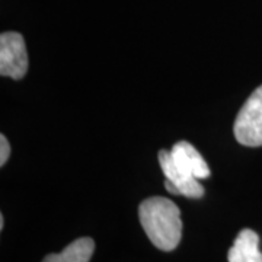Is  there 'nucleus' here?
Instances as JSON below:
<instances>
[{"instance_id": "nucleus-1", "label": "nucleus", "mask_w": 262, "mask_h": 262, "mask_svg": "<svg viewBox=\"0 0 262 262\" xmlns=\"http://www.w3.org/2000/svg\"><path fill=\"white\" fill-rule=\"evenodd\" d=\"M139 219L150 242L160 251H173L182 239L178 206L165 196H150L139 206Z\"/></svg>"}, {"instance_id": "nucleus-2", "label": "nucleus", "mask_w": 262, "mask_h": 262, "mask_svg": "<svg viewBox=\"0 0 262 262\" xmlns=\"http://www.w3.org/2000/svg\"><path fill=\"white\" fill-rule=\"evenodd\" d=\"M233 133L236 140L248 147L262 146V84L246 99L236 117Z\"/></svg>"}, {"instance_id": "nucleus-3", "label": "nucleus", "mask_w": 262, "mask_h": 262, "mask_svg": "<svg viewBox=\"0 0 262 262\" xmlns=\"http://www.w3.org/2000/svg\"><path fill=\"white\" fill-rule=\"evenodd\" d=\"M28 64L24 37L19 32H3L0 35V75L19 80L27 75Z\"/></svg>"}, {"instance_id": "nucleus-4", "label": "nucleus", "mask_w": 262, "mask_h": 262, "mask_svg": "<svg viewBox=\"0 0 262 262\" xmlns=\"http://www.w3.org/2000/svg\"><path fill=\"white\" fill-rule=\"evenodd\" d=\"M159 163L165 177H166L165 188L168 192L173 194V195L188 196V198H201L204 195V188L198 182V179L191 178L185 173H182L177 168L175 162L170 156V151L160 150Z\"/></svg>"}, {"instance_id": "nucleus-5", "label": "nucleus", "mask_w": 262, "mask_h": 262, "mask_svg": "<svg viewBox=\"0 0 262 262\" xmlns=\"http://www.w3.org/2000/svg\"><path fill=\"white\" fill-rule=\"evenodd\" d=\"M170 156L181 172L195 179H206L210 177V168L203 159L200 151L188 141H178L170 149Z\"/></svg>"}, {"instance_id": "nucleus-6", "label": "nucleus", "mask_w": 262, "mask_h": 262, "mask_svg": "<svg viewBox=\"0 0 262 262\" xmlns=\"http://www.w3.org/2000/svg\"><path fill=\"white\" fill-rule=\"evenodd\" d=\"M227 262H262L258 233L252 229L241 230L227 253Z\"/></svg>"}, {"instance_id": "nucleus-7", "label": "nucleus", "mask_w": 262, "mask_h": 262, "mask_svg": "<svg viewBox=\"0 0 262 262\" xmlns=\"http://www.w3.org/2000/svg\"><path fill=\"white\" fill-rule=\"evenodd\" d=\"M95 251V242L91 237H80L67 245L60 253H50L42 262H89Z\"/></svg>"}, {"instance_id": "nucleus-8", "label": "nucleus", "mask_w": 262, "mask_h": 262, "mask_svg": "<svg viewBox=\"0 0 262 262\" xmlns=\"http://www.w3.org/2000/svg\"><path fill=\"white\" fill-rule=\"evenodd\" d=\"M9 155H10V144L8 139H6V136L5 134H2L0 136V165L3 166L8 159H9Z\"/></svg>"}, {"instance_id": "nucleus-9", "label": "nucleus", "mask_w": 262, "mask_h": 262, "mask_svg": "<svg viewBox=\"0 0 262 262\" xmlns=\"http://www.w3.org/2000/svg\"><path fill=\"white\" fill-rule=\"evenodd\" d=\"M3 226H5V219H3V214L0 215V230L3 229Z\"/></svg>"}]
</instances>
